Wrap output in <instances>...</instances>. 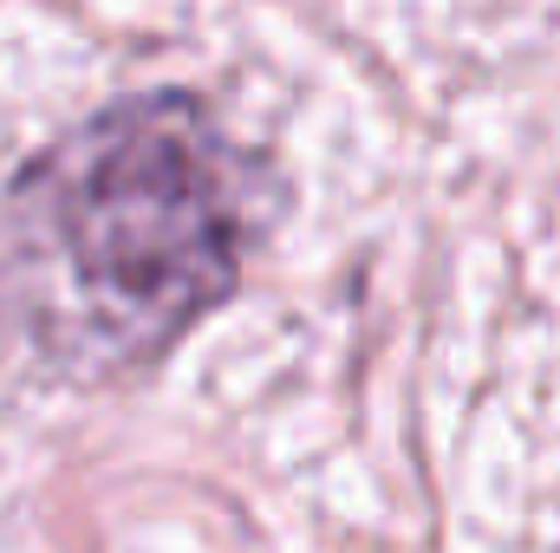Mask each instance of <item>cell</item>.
I'll list each match as a JSON object with an SVG mask.
<instances>
[{
  "instance_id": "1",
  "label": "cell",
  "mask_w": 560,
  "mask_h": 553,
  "mask_svg": "<svg viewBox=\"0 0 560 553\" xmlns=\"http://www.w3.org/2000/svg\"><path fill=\"white\" fill-rule=\"evenodd\" d=\"M242 163L183 92L125 98L39 150L7 196V274L72 372H131L242 274Z\"/></svg>"
}]
</instances>
